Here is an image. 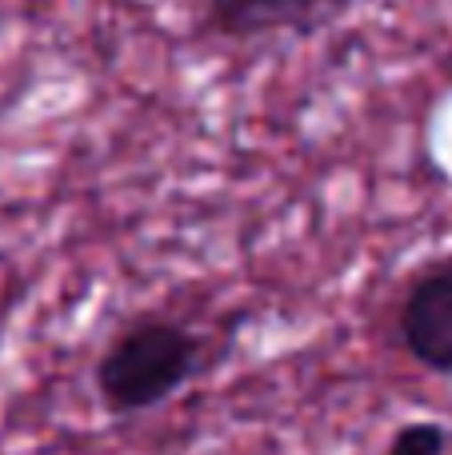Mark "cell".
Listing matches in <instances>:
<instances>
[{
	"instance_id": "1",
	"label": "cell",
	"mask_w": 452,
	"mask_h": 455,
	"mask_svg": "<svg viewBox=\"0 0 452 455\" xmlns=\"http://www.w3.org/2000/svg\"><path fill=\"white\" fill-rule=\"evenodd\" d=\"M197 371V336L181 323L144 320L104 352L96 387L112 411H149Z\"/></svg>"
},
{
	"instance_id": "2",
	"label": "cell",
	"mask_w": 452,
	"mask_h": 455,
	"mask_svg": "<svg viewBox=\"0 0 452 455\" xmlns=\"http://www.w3.org/2000/svg\"><path fill=\"white\" fill-rule=\"evenodd\" d=\"M400 339L416 363L452 376V264L432 267L408 288L400 307Z\"/></svg>"
},
{
	"instance_id": "3",
	"label": "cell",
	"mask_w": 452,
	"mask_h": 455,
	"mask_svg": "<svg viewBox=\"0 0 452 455\" xmlns=\"http://www.w3.org/2000/svg\"><path fill=\"white\" fill-rule=\"evenodd\" d=\"M349 0H200V16L232 40H256L272 32H317Z\"/></svg>"
},
{
	"instance_id": "4",
	"label": "cell",
	"mask_w": 452,
	"mask_h": 455,
	"mask_svg": "<svg viewBox=\"0 0 452 455\" xmlns=\"http://www.w3.org/2000/svg\"><path fill=\"white\" fill-rule=\"evenodd\" d=\"M445 451H448V432L440 424H429V419L400 427L389 448V455H445Z\"/></svg>"
}]
</instances>
